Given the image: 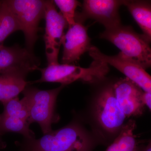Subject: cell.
Listing matches in <instances>:
<instances>
[{
	"instance_id": "cell-18",
	"label": "cell",
	"mask_w": 151,
	"mask_h": 151,
	"mask_svg": "<svg viewBox=\"0 0 151 151\" xmlns=\"http://www.w3.org/2000/svg\"><path fill=\"white\" fill-rule=\"evenodd\" d=\"M3 104L4 109L1 114L3 116L18 118L28 122V111L26 104L22 98L19 100L18 97H16Z\"/></svg>"
},
{
	"instance_id": "cell-13",
	"label": "cell",
	"mask_w": 151,
	"mask_h": 151,
	"mask_svg": "<svg viewBox=\"0 0 151 151\" xmlns=\"http://www.w3.org/2000/svg\"><path fill=\"white\" fill-rule=\"evenodd\" d=\"M133 18L139 27L142 35L150 43L151 40V4L150 1L124 0Z\"/></svg>"
},
{
	"instance_id": "cell-6",
	"label": "cell",
	"mask_w": 151,
	"mask_h": 151,
	"mask_svg": "<svg viewBox=\"0 0 151 151\" xmlns=\"http://www.w3.org/2000/svg\"><path fill=\"white\" fill-rule=\"evenodd\" d=\"M24 33L26 48L32 52L40 21L44 19L45 2L42 0H7Z\"/></svg>"
},
{
	"instance_id": "cell-7",
	"label": "cell",
	"mask_w": 151,
	"mask_h": 151,
	"mask_svg": "<svg viewBox=\"0 0 151 151\" xmlns=\"http://www.w3.org/2000/svg\"><path fill=\"white\" fill-rule=\"evenodd\" d=\"M45 33L44 36L47 65L59 63L58 55L62 45L67 22L57 10L53 1L45 2Z\"/></svg>"
},
{
	"instance_id": "cell-16",
	"label": "cell",
	"mask_w": 151,
	"mask_h": 151,
	"mask_svg": "<svg viewBox=\"0 0 151 151\" xmlns=\"http://www.w3.org/2000/svg\"><path fill=\"white\" fill-rule=\"evenodd\" d=\"M21 30L18 20L7 1H1L0 4V46L9 36L17 31Z\"/></svg>"
},
{
	"instance_id": "cell-12",
	"label": "cell",
	"mask_w": 151,
	"mask_h": 151,
	"mask_svg": "<svg viewBox=\"0 0 151 151\" xmlns=\"http://www.w3.org/2000/svg\"><path fill=\"white\" fill-rule=\"evenodd\" d=\"M63 39V64H73L80 59L85 52H88L92 45L91 38L84 23L76 22L68 27Z\"/></svg>"
},
{
	"instance_id": "cell-2",
	"label": "cell",
	"mask_w": 151,
	"mask_h": 151,
	"mask_svg": "<svg viewBox=\"0 0 151 151\" xmlns=\"http://www.w3.org/2000/svg\"><path fill=\"white\" fill-rule=\"evenodd\" d=\"M98 142L78 114L64 127L41 137L24 139L21 151H93Z\"/></svg>"
},
{
	"instance_id": "cell-5",
	"label": "cell",
	"mask_w": 151,
	"mask_h": 151,
	"mask_svg": "<svg viewBox=\"0 0 151 151\" xmlns=\"http://www.w3.org/2000/svg\"><path fill=\"white\" fill-rule=\"evenodd\" d=\"M37 70L41 75L34 83H58L65 86L78 80L88 84L108 75L110 68L106 63L93 60L88 68L57 63L47 65L44 68H39Z\"/></svg>"
},
{
	"instance_id": "cell-11",
	"label": "cell",
	"mask_w": 151,
	"mask_h": 151,
	"mask_svg": "<svg viewBox=\"0 0 151 151\" xmlns=\"http://www.w3.org/2000/svg\"><path fill=\"white\" fill-rule=\"evenodd\" d=\"M40 61L32 52L18 45L0 46V74L12 71L28 73L39 68Z\"/></svg>"
},
{
	"instance_id": "cell-15",
	"label": "cell",
	"mask_w": 151,
	"mask_h": 151,
	"mask_svg": "<svg viewBox=\"0 0 151 151\" xmlns=\"http://www.w3.org/2000/svg\"><path fill=\"white\" fill-rule=\"evenodd\" d=\"M137 127L135 120L129 119L124 124L120 134L105 151H135L139 143L134 134Z\"/></svg>"
},
{
	"instance_id": "cell-23",
	"label": "cell",
	"mask_w": 151,
	"mask_h": 151,
	"mask_svg": "<svg viewBox=\"0 0 151 151\" xmlns=\"http://www.w3.org/2000/svg\"><path fill=\"white\" fill-rule=\"evenodd\" d=\"M0 4H1V1H0Z\"/></svg>"
},
{
	"instance_id": "cell-20",
	"label": "cell",
	"mask_w": 151,
	"mask_h": 151,
	"mask_svg": "<svg viewBox=\"0 0 151 151\" xmlns=\"http://www.w3.org/2000/svg\"><path fill=\"white\" fill-rule=\"evenodd\" d=\"M142 101L146 107L148 108L150 111L151 109V92H143L142 96Z\"/></svg>"
},
{
	"instance_id": "cell-1",
	"label": "cell",
	"mask_w": 151,
	"mask_h": 151,
	"mask_svg": "<svg viewBox=\"0 0 151 151\" xmlns=\"http://www.w3.org/2000/svg\"><path fill=\"white\" fill-rule=\"evenodd\" d=\"M116 78L107 75L88 83L89 94L84 109L78 114L99 145H109L127 122L114 92Z\"/></svg>"
},
{
	"instance_id": "cell-21",
	"label": "cell",
	"mask_w": 151,
	"mask_h": 151,
	"mask_svg": "<svg viewBox=\"0 0 151 151\" xmlns=\"http://www.w3.org/2000/svg\"><path fill=\"white\" fill-rule=\"evenodd\" d=\"M135 151H151V140L146 143H139Z\"/></svg>"
},
{
	"instance_id": "cell-14",
	"label": "cell",
	"mask_w": 151,
	"mask_h": 151,
	"mask_svg": "<svg viewBox=\"0 0 151 151\" xmlns=\"http://www.w3.org/2000/svg\"><path fill=\"white\" fill-rule=\"evenodd\" d=\"M27 73L12 71L0 74V102L2 103L17 97L27 86Z\"/></svg>"
},
{
	"instance_id": "cell-22",
	"label": "cell",
	"mask_w": 151,
	"mask_h": 151,
	"mask_svg": "<svg viewBox=\"0 0 151 151\" xmlns=\"http://www.w3.org/2000/svg\"><path fill=\"white\" fill-rule=\"evenodd\" d=\"M0 117H1V114H0Z\"/></svg>"
},
{
	"instance_id": "cell-9",
	"label": "cell",
	"mask_w": 151,
	"mask_h": 151,
	"mask_svg": "<svg viewBox=\"0 0 151 151\" xmlns=\"http://www.w3.org/2000/svg\"><path fill=\"white\" fill-rule=\"evenodd\" d=\"M88 52L93 60L113 66L137 84L143 91L151 92V76L140 65L128 59L121 52L115 55H107L94 45H92Z\"/></svg>"
},
{
	"instance_id": "cell-3",
	"label": "cell",
	"mask_w": 151,
	"mask_h": 151,
	"mask_svg": "<svg viewBox=\"0 0 151 151\" xmlns=\"http://www.w3.org/2000/svg\"><path fill=\"white\" fill-rule=\"evenodd\" d=\"M121 50L128 59L136 63L146 70L151 66V49L142 35L139 34L132 27L121 24L105 29L99 35Z\"/></svg>"
},
{
	"instance_id": "cell-8",
	"label": "cell",
	"mask_w": 151,
	"mask_h": 151,
	"mask_svg": "<svg viewBox=\"0 0 151 151\" xmlns=\"http://www.w3.org/2000/svg\"><path fill=\"white\" fill-rule=\"evenodd\" d=\"M124 0H84L82 10L76 13V22L84 23L87 19H92L104 26L105 29L122 24L119 9Z\"/></svg>"
},
{
	"instance_id": "cell-17",
	"label": "cell",
	"mask_w": 151,
	"mask_h": 151,
	"mask_svg": "<svg viewBox=\"0 0 151 151\" xmlns=\"http://www.w3.org/2000/svg\"><path fill=\"white\" fill-rule=\"evenodd\" d=\"M29 125L27 121L1 114L0 136L7 132H13L22 135L24 139L34 138V133L30 129Z\"/></svg>"
},
{
	"instance_id": "cell-10",
	"label": "cell",
	"mask_w": 151,
	"mask_h": 151,
	"mask_svg": "<svg viewBox=\"0 0 151 151\" xmlns=\"http://www.w3.org/2000/svg\"><path fill=\"white\" fill-rule=\"evenodd\" d=\"M113 88L120 108L127 119L142 116L146 107L142 101L144 91L140 86L125 77L116 78Z\"/></svg>"
},
{
	"instance_id": "cell-19",
	"label": "cell",
	"mask_w": 151,
	"mask_h": 151,
	"mask_svg": "<svg viewBox=\"0 0 151 151\" xmlns=\"http://www.w3.org/2000/svg\"><path fill=\"white\" fill-rule=\"evenodd\" d=\"M55 5L59 8L60 13L67 22L68 27L76 23V10L80 2L76 0H54Z\"/></svg>"
},
{
	"instance_id": "cell-4",
	"label": "cell",
	"mask_w": 151,
	"mask_h": 151,
	"mask_svg": "<svg viewBox=\"0 0 151 151\" xmlns=\"http://www.w3.org/2000/svg\"><path fill=\"white\" fill-rule=\"evenodd\" d=\"M65 86L61 85L55 89L41 90L27 85L22 92L28 111L29 123L38 124L44 134L51 132L52 124L60 120L55 105L58 94Z\"/></svg>"
}]
</instances>
